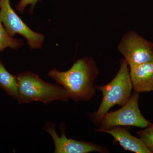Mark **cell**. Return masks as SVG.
<instances>
[{
	"mask_svg": "<svg viewBox=\"0 0 153 153\" xmlns=\"http://www.w3.org/2000/svg\"><path fill=\"white\" fill-rule=\"evenodd\" d=\"M0 19L9 36L16 34L25 37L32 49H41L44 36L33 31L11 7L10 0H0Z\"/></svg>",
	"mask_w": 153,
	"mask_h": 153,
	"instance_id": "5b68a950",
	"label": "cell"
},
{
	"mask_svg": "<svg viewBox=\"0 0 153 153\" xmlns=\"http://www.w3.org/2000/svg\"><path fill=\"white\" fill-rule=\"evenodd\" d=\"M130 75L135 92L153 91V61L130 67Z\"/></svg>",
	"mask_w": 153,
	"mask_h": 153,
	"instance_id": "9c48e42d",
	"label": "cell"
},
{
	"mask_svg": "<svg viewBox=\"0 0 153 153\" xmlns=\"http://www.w3.org/2000/svg\"><path fill=\"white\" fill-rule=\"evenodd\" d=\"M0 88L21 104L18 82L16 75L8 71L3 63L0 61Z\"/></svg>",
	"mask_w": 153,
	"mask_h": 153,
	"instance_id": "30bf717a",
	"label": "cell"
},
{
	"mask_svg": "<svg viewBox=\"0 0 153 153\" xmlns=\"http://www.w3.org/2000/svg\"><path fill=\"white\" fill-rule=\"evenodd\" d=\"M39 1L41 0H21L16 6L17 10L20 13H23L25 12V8L27 6L31 5L33 8Z\"/></svg>",
	"mask_w": 153,
	"mask_h": 153,
	"instance_id": "4fadbf2b",
	"label": "cell"
},
{
	"mask_svg": "<svg viewBox=\"0 0 153 153\" xmlns=\"http://www.w3.org/2000/svg\"><path fill=\"white\" fill-rule=\"evenodd\" d=\"M139 98V93L135 92L120 109L107 113L99 122L100 128L108 129L118 126H131L146 128L152 125L140 111Z\"/></svg>",
	"mask_w": 153,
	"mask_h": 153,
	"instance_id": "277c9868",
	"label": "cell"
},
{
	"mask_svg": "<svg viewBox=\"0 0 153 153\" xmlns=\"http://www.w3.org/2000/svg\"><path fill=\"white\" fill-rule=\"evenodd\" d=\"M23 44L22 40L9 36L0 19V52L7 48L16 50L21 48Z\"/></svg>",
	"mask_w": 153,
	"mask_h": 153,
	"instance_id": "8fae6325",
	"label": "cell"
},
{
	"mask_svg": "<svg viewBox=\"0 0 153 153\" xmlns=\"http://www.w3.org/2000/svg\"><path fill=\"white\" fill-rule=\"evenodd\" d=\"M140 138L142 140L147 147L153 153V124L146 129L137 132Z\"/></svg>",
	"mask_w": 153,
	"mask_h": 153,
	"instance_id": "7c38bea8",
	"label": "cell"
},
{
	"mask_svg": "<svg viewBox=\"0 0 153 153\" xmlns=\"http://www.w3.org/2000/svg\"><path fill=\"white\" fill-rule=\"evenodd\" d=\"M16 76L21 104L38 101L47 105L57 100L66 102L70 100L68 92L63 86L45 82L31 71Z\"/></svg>",
	"mask_w": 153,
	"mask_h": 153,
	"instance_id": "3957f363",
	"label": "cell"
},
{
	"mask_svg": "<svg viewBox=\"0 0 153 153\" xmlns=\"http://www.w3.org/2000/svg\"><path fill=\"white\" fill-rule=\"evenodd\" d=\"M61 136L57 134L54 123H47L44 129L52 137L55 145V153H88L92 152H108L105 148L94 143L78 141L66 137L64 128L61 127Z\"/></svg>",
	"mask_w": 153,
	"mask_h": 153,
	"instance_id": "52a82bcc",
	"label": "cell"
},
{
	"mask_svg": "<svg viewBox=\"0 0 153 153\" xmlns=\"http://www.w3.org/2000/svg\"><path fill=\"white\" fill-rule=\"evenodd\" d=\"M119 70L114 78L106 85H96V90L101 91L102 99L98 110L89 115L94 123H99L103 116L115 105L123 106L128 101L133 87L128 65L124 59L121 60Z\"/></svg>",
	"mask_w": 153,
	"mask_h": 153,
	"instance_id": "7a4b0ae2",
	"label": "cell"
},
{
	"mask_svg": "<svg viewBox=\"0 0 153 153\" xmlns=\"http://www.w3.org/2000/svg\"><path fill=\"white\" fill-rule=\"evenodd\" d=\"M129 67L153 61V44L133 31L128 32L118 46Z\"/></svg>",
	"mask_w": 153,
	"mask_h": 153,
	"instance_id": "8992f818",
	"label": "cell"
},
{
	"mask_svg": "<svg viewBox=\"0 0 153 153\" xmlns=\"http://www.w3.org/2000/svg\"><path fill=\"white\" fill-rule=\"evenodd\" d=\"M98 74L95 61L87 57L77 60L68 71L54 68L48 73L67 91L70 99L75 102L89 101L94 96L96 89L94 83Z\"/></svg>",
	"mask_w": 153,
	"mask_h": 153,
	"instance_id": "6da1fadb",
	"label": "cell"
},
{
	"mask_svg": "<svg viewBox=\"0 0 153 153\" xmlns=\"http://www.w3.org/2000/svg\"><path fill=\"white\" fill-rule=\"evenodd\" d=\"M95 131L106 133L112 136L115 141L119 143L126 151L136 153H152L142 140L134 136L128 130L120 126L108 129H96Z\"/></svg>",
	"mask_w": 153,
	"mask_h": 153,
	"instance_id": "ba28073f",
	"label": "cell"
}]
</instances>
